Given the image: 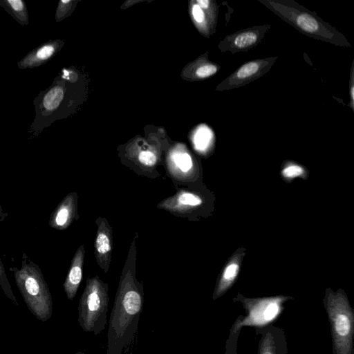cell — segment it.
Instances as JSON below:
<instances>
[{
	"instance_id": "d6986e66",
	"label": "cell",
	"mask_w": 354,
	"mask_h": 354,
	"mask_svg": "<svg viewBox=\"0 0 354 354\" xmlns=\"http://www.w3.org/2000/svg\"><path fill=\"white\" fill-rule=\"evenodd\" d=\"M138 160L145 166L152 167L157 162V156L150 151H142L138 155Z\"/></svg>"
},
{
	"instance_id": "2e32d148",
	"label": "cell",
	"mask_w": 354,
	"mask_h": 354,
	"mask_svg": "<svg viewBox=\"0 0 354 354\" xmlns=\"http://www.w3.org/2000/svg\"><path fill=\"white\" fill-rule=\"evenodd\" d=\"M55 52V47L51 44H46L39 48L34 54L30 57V62L39 63L50 58Z\"/></svg>"
},
{
	"instance_id": "277c9868",
	"label": "cell",
	"mask_w": 354,
	"mask_h": 354,
	"mask_svg": "<svg viewBox=\"0 0 354 354\" xmlns=\"http://www.w3.org/2000/svg\"><path fill=\"white\" fill-rule=\"evenodd\" d=\"M109 286L97 275L88 278L78 306V322L84 331L97 335L107 323Z\"/></svg>"
},
{
	"instance_id": "44dd1931",
	"label": "cell",
	"mask_w": 354,
	"mask_h": 354,
	"mask_svg": "<svg viewBox=\"0 0 354 354\" xmlns=\"http://www.w3.org/2000/svg\"><path fill=\"white\" fill-rule=\"evenodd\" d=\"M217 68L214 65H204L196 70V75L199 77H207L216 73Z\"/></svg>"
},
{
	"instance_id": "4fadbf2b",
	"label": "cell",
	"mask_w": 354,
	"mask_h": 354,
	"mask_svg": "<svg viewBox=\"0 0 354 354\" xmlns=\"http://www.w3.org/2000/svg\"><path fill=\"white\" fill-rule=\"evenodd\" d=\"M64 97V91L60 86L51 88L44 96L43 105L46 110L53 111L58 107Z\"/></svg>"
},
{
	"instance_id": "6da1fadb",
	"label": "cell",
	"mask_w": 354,
	"mask_h": 354,
	"mask_svg": "<svg viewBox=\"0 0 354 354\" xmlns=\"http://www.w3.org/2000/svg\"><path fill=\"white\" fill-rule=\"evenodd\" d=\"M136 233L123 267L107 334L106 354H122L138 328L143 306V287L136 277Z\"/></svg>"
},
{
	"instance_id": "603a6c76",
	"label": "cell",
	"mask_w": 354,
	"mask_h": 354,
	"mask_svg": "<svg viewBox=\"0 0 354 354\" xmlns=\"http://www.w3.org/2000/svg\"><path fill=\"white\" fill-rule=\"evenodd\" d=\"M7 3L10 5L13 10L17 12H21L24 10V2L21 0H9Z\"/></svg>"
},
{
	"instance_id": "52a82bcc",
	"label": "cell",
	"mask_w": 354,
	"mask_h": 354,
	"mask_svg": "<svg viewBox=\"0 0 354 354\" xmlns=\"http://www.w3.org/2000/svg\"><path fill=\"white\" fill-rule=\"evenodd\" d=\"M97 234L94 242L96 262L106 273L109 270L113 246V229L108 221L103 217L96 219Z\"/></svg>"
},
{
	"instance_id": "ac0fdd59",
	"label": "cell",
	"mask_w": 354,
	"mask_h": 354,
	"mask_svg": "<svg viewBox=\"0 0 354 354\" xmlns=\"http://www.w3.org/2000/svg\"><path fill=\"white\" fill-rule=\"evenodd\" d=\"M259 68V65L258 63L255 62H250L244 65H243L237 71L236 77L239 79H243L248 77L255 73Z\"/></svg>"
},
{
	"instance_id": "9c48e42d",
	"label": "cell",
	"mask_w": 354,
	"mask_h": 354,
	"mask_svg": "<svg viewBox=\"0 0 354 354\" xmlns=\"http://www.w3.org/2000/svg\"><path fill=\"white\" fill-rule=\"evenodd\" d=\"M202 203L203 200L198 194L187 190H179L174 196L162 201L157 207L172 213L183 214Z\"/></svg>"
},
{
	"instance_id": "5b68a950",
	"label": "cell",
	"mask_w": 354,
	"mask_h": 354,
	"mask_svg": "<svg viewBox=\"0 0 354 354\" xmlns=\"http://www.w3.org/2000/svg\"><path fill=\"white\" fill-rule=\"evenodd\" d=\"M292 299L285 295L250 298L238 294L233 301L239 302L245 314L234 320L230 330L241 333L245 326L254 328L272 324L282 313L284 304Z\"/></svg>"
},
{
	"instance_id": "8992f818",
	"label": "cell",
	"mask_w": 354,
	"mask_h": 354,
	"mask_svg": "<svg viewBox=\"0 0 354 354\" xmlns=\"http://www.w3.org/2000/svg\"><path fill=\"white\" fill-rule=\"evenodd\" d=\"M258 341L257 354H288V342L284 330L272 324L254 328Z\"/></svg>"
},
{
	"instance_id": "7a4b0ae2",
	"label": "cell",
	"mask_w": 354,
	"mask_h": 354,
	"mask_svg": "<svg viewBox=\"0 0 354 354\" xmlns=\"http://www.w3.org/2000/svg\"><path fill=\"white\" fill-rule=\"evenodd\" d=\"M328 319L332 354H354V311L342 289L326 290L323 299Z\"/></svg>"
},
{
	"instance_id": "8fae6325",
	"label": "cell",
	"mask_w": 354,
	"mask_h": 354,
	"mask_svg": "<svg viewBox=\"0 0 354 354\" xmlns=\"http://www.w3.org/2000/svg\"><path fill=\"white\" fill-rule=\"evenodd\" d=\"M239 272V261L236 258L224 269L213 293L212 299L216 300L223 296L234 283Z\"/></svg>"
},
{
	"instance_id": "5bb4252c",
	"label": "cell",
	"mask_w": 354,
	"mask_h": 354,
	"mask_svg": "<svg viewBox=\"0 0 354 354\" xmlns=\"http://www.w3.org/2000/svg\"><path fill=\"white\" fill-rule=\"evenodd\" d=\"M297 24L299 28L308 32H315L319 28L315 19L306 13L301 14L297 17Z\"/></svg>"
},
{
	"instance_id": "d4e9b609",
	"label": "cell",
	"mask_w": 354,
	"mask_h": 354,
	"mask_svg": "<svg viewBox=\"0 0 354 354\" xmlns=\"http://www.w3.org/2000/svg\"><path fill=\"white\" fill-rule=\"evenodd\" d=\"M75 354H84V353H82V352H78V353H75Z\"/></svg>"
},
{
	"instance_id": "e0dca14e",
	"label": "cell",
	"mask_w": 354,
	"mask_h": 354,
	"mask_svg": "<svg viewBox=\"0 0 354 354\" xmlns=\"http://www.w3.org/2000/svg\"><path fill=\"white\" fill-rule=\"evenodd\" d=\"M257 39L256 34L252 32H243L238 35L234 41V45L238 48H245L254 44Z\"/></svg>"
},
{
	"instance_id": "3957f363",
	"label": "cell",
	"mask_w": 354,
	"mask_h": 354,
	"mask_svg": "<svg viewBox=\"0 0 354 354\" xmlns=\"http://www.w3.org/2000/svg\"><path fill=\"white\" fill-rule=\"evenodd\" d=\"M20 268L12 267L16 284L30 313L41 322L48 320L53 313L50 289L40 268L24 254Z\"/></svg>"
},
{
	"instance_id": "7402d4cb",
	"label": "cell",
	"mask_w": 354,
	"mask_h": 354,
	"mask_svg": "<svg viewBox=\"0 0 354 354\" xmlns=\"http://www.w3.org/2000/svg\"><path fill=\"white\" fill-rule=\"evenodd\" d=\"M192 15L196 22L201 23L203 21L205 18L204 12L197 4L193 6Z\"/></svg>"
},
{
	"instance_id": "9a60e30c",
	"label": "cell",
	"mask_w": 354,
	"mask_h": 354,
	"mask_svg": "<svg viewBox=\"0 0 354 354\" xmlns=\"http://www.w3.org/2000/svg\"><path fill=\"white\" fill-rule=\"evenodd\" d=\"M211 140V132L206 128H201L194 137V145L198 151H204L208 147Z\"/></svg>"
},
{
	"instance_id": "ffe728a7",
	"label": "cell",
	"mask_w": 354,
	"mask_h": 354,
	"mask_svg": "<svg viewBox=\"0 0 354 354\" xmlns=\"http://www.w3.org/2000/svg\"><path fill=\"white\" fill-rule=\"evenodd\" d=\"M304 174V170L302 167L297 165H290L287 166L282 171V175L286 178H294L300 176Z\"/></svg>"
},
{
	"instance_id": "30bf717a",
	"label": "cell",
	"mask_w": 354,
	"mask_h": 354,
	"mask_svg": "<svg viewBox=\"0 0 354 354\" xmlns=\"http://www.w3.org/2000/svg\"><path fill=\"white\" fill-rule=\"evenodd\" d=\"M85 255L84 245H81L75 252L64 282L63 287L67 298L73 300L82 279V269Z\"/></svg>"
},
{
	"instance_id": "cb8c5ba5",
	"label": "cell",
	"mask_w": 354,
	"mask_h": 354,
	"mask_svg": "<svg viewBox=\"0 0 354 354\" xmlns=\"http://www.w3.org/2000/svg\"><path fill=\"white\" fill-rule=\"evenodd\" d=\"M198 6L201 8H207L209 6V1L208 0H198L197 1Z\"/></svg>"
},
{
	"instance_id": "ba28073f",
	"label": "cell",
	"mask_w": 354,
	"mask_h": 354,
	"mask_svg": "<svg viewBox=\"0 0 354 354\" xmlns=\"http://www.w3.org/2000/svg\"><path fill=\"white\" fill-rule=\"evenodd\" d=\"M77 215V194L73 192L66 195L53 212L49 225L58 230L68 228Z\"/></svg>"
},
{
	"instance_id": "7c38bea8",
	"label": "cell",
	"mask_w": 354,
	"mask_h": 354,
	"mask_svg": "<svg viewBox=\"0 0 354 354\" xmlns=\"http://www.w3.org/2000/svg\"><path fill=\"white\" fill-rule=\"evenodd\" d=\"M171 173L184 176L191 173L193 162L190 155L186 152L175 151L171 155Z\"/></svg>"
}]
</instances>
